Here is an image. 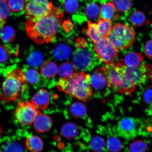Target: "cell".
<instances>
[{
	"instance_id": "obj_10",
	"label": "cell",
	"mask_w": 152,
	"mask_h": 152,
	"mask_svg": "<svg viewBox=\"0 0 152 152\" xmlns=\"http://www.w3.org/2000/svg\"><path fill=\"white\" fill-rule=\"evenodd\" d=\"M115 69L121 75L132 80L135 86L143 83L147 77L143 66L136 68L128 67L125 65L123 59L117 62Z\"/></svg>"
},
{
	"instance_id": "obj_4",
	"label": "cell",
	"mask_w": 152,
	"mask_h": 152,
	"mask_svg": "<svg viewBox=\"0 0 152 152\" xmlns=\"http://www.w3.org/2000/svg\"><path fill=\"white\" fill-rule=\"evenodd\" d=\"M77 49L72 58V64L80 72L91 71L96 66L98 59L88 44L84 39H79L76 42Z\"/></svg>"
},
{
	"instance_id": "obj_44",
	"label": "cell",
	"mask_w": 152,
	"mask_h": 152,
	"mask_svg": "<svg viewBox=\"0 0 152 152\" xmlns=\"http://www.w3.org/2000/svg\"><path fill=\"white\" fill-rule=\"evenodd\" d=\"M2 99V96H1V94H0V102H1V100Z\"/></svg>"
},
{
	"instance_id": "obj_20",
	"label": "cell",
	"mask_w": 152,
	"mask_h": 152,
	"mask_svg": "<svg viewBox=\"0 0 152 152\" xmlns=\"http://www.w3.org/2000/svg\"><path fill=\"white\" fill-rule=\"evenodd\" d=\"M75 69L72 62H66L61 64L58 68V73L62 78H66L73 75L75 73Z\"/></svg>"
},
{
	"instance_id": "obj_31",
	"label": "cell",
	"mask_w": 152,
	"mask_h": 152,
	"mask_svg": "<svg viewBox=\"0 0 152 152\" xmlns=\"http://www.w3.org/2000/svg\"><path fill=\"white\" fill-rule=\"evenodd\" d=\"M43 56L41 53L34 51L28 56L27 62L30 66H38L43 64Z\"/></svg>"
},
{
	"instance_id": "obj_16",
	"label": "cell",
	"mask_w": 152,
	"mask_h": 152,
	"mask_svg": "<svg viewBox=\"0 0 152 152\" xmlns=\"http://www.w3.org/2000/svg\"><path fill=\"white\" fill-rule=\"evenodd\" d=\"M26 146L31 152H39L42 150L43 143L42 140L39 136L31 135L26 139Z\"/></svg>"
},
{
	"instance_id": "obj_14",
	"label": "cell",
	"mask_w": 152,
	"mask_h": 152,
	"mask_svg": "<svg viewBox=\"0 0 152 152\" xmlns=\"http://www.w3.org/2000/svg\"><path fill=\"white\" fill-rule=\"evenodd\" d=\"M90 81L91 86L96 90H102L108 86L105 77L98 69L90 75Z\"/></svg>"
},
{
	"instance_id": "obj_15",
	"label": "cell",
	"mask_w": 152,
	"mask_h": 152,
	"mask_svg": "<svg viewBox=\"0 0 152 152\" xmlns=\"http://www.w3.org/2000/svg\"><path fill=\"white\" fill-rule=\"evenodd\" d=\"M143 59L141 53L132 52L127 54L123 60L125 65L128 67L136 68L140 67Z\"/></svg>"
},
{
	"instance_id": "obj_42",
	"label": "cell",
	"mask_w": 152,
	"mask_h": 152,
	"mask_svg": "<svg viewBox=\"0 0 152 152\" xmlns=\"http://www.w3.org/2000/svg\"><path fill=\"white\" fill-rule=\"evenodd\" d=\"M6 21L0 19V29L3 27L5 24Z\"/></svg>"
},
{
	"instance_id": "obj_30",
	"label": "cell",
	"mask_w": 152,
	"mask_h": 152,
	"mask_svg": "<svg viewBox=\"0 0 152 152\" xmlns=\"http://www.w3.org/2000/svg\"><path fill=\"white\" fill-rule=\"evenodd\" d=\"M106 143L103 138L99 136H95L91 140L90 146L95 152H101L105 148Z\"/></svg>"
},
{
	"instance_id": "obj_9",
	"label": "cell",
	"mask_w": 152,
	"mask_h": 152,
	"mask_svg": "<svg viewBox=\"0 0 152 152\" xmlns=\"http://www.w3.org/2000/svg\"><path fill=\"white\" fill-rule=\"evenodd\" d=\"M25 2L26 14L28 18H39L46 16L53 7L48 0H25Z\"/></svg>"
},
{
	"instance_id": "obj_19",
	"label": "cell",
	"mask_w": 152,
	"mask_h": 152,
	"mask_svg": "<svg viewBox=\"0 0 152 152\" xmlns=\"http://www.w3.org/2000/svg\"><path fill=\"white\" fill-rule=\"evenodd\" d=\"M96 24L100 35L102 37L107 38L113 26L111 20L101 18Z\"/></svg>"
},
{
	"instance_id": "obj_29",
	"label": "cell",
	"mask_w": 152,
	"mask_h": 152,
	"mask_svg": "<svg viewBox=\"0 0 152 152\" xmlns=\"http://www.w3.org/2000/svg\"><path fill=\"white\" fill-rule=\"evenodd\" d=\"M106 146L110 152H119L122 148L120 140L113 136L111 137L108 139Z\"/></svg>"
},
{
	"instance_id": "obj_13",
	"label": "cell",
	"mask_w": 152,
	"mask_h": 152,
	"mask_svg": "<svg viewBox=\"0 0 152 152\" xmlns=\"http://www.w3.org/2000/svg\"><path fill=\"white\" fill-rule=\"evenodd\" d=\"M50 99V95L48 91L41 89L34 95L32 101L38 109L44 111L49 105Z\"/></svg>"
},
{
	"instance_id": "obj_3",
	"label": "cell",
	"mask_w": 152,
	"mask_h": 152,
	"mask_svg": "<svg viewBox=\"0 0 152 152\" xmlns=\"http://www.w3.org/2000/svg\"><path fill=\"white\" fill-rule=\"evenodd\" d=\"M26 81L23 70L18 68L7 73L2 85V99L4 101H16L20 93L25 90Z\"/></svg>"
},
{
	"instance_id": "obj_7",
	"label": "cell",
	"mask_w": 152,
	"mask_h": 152,
	"mask_svg": "<svg viewBox=\"0 0 152 152\" xmlns=\"http://www.w3.org/2000/svg\"><path fill=\"white\" fill-rule=\"evenodd\" d=\"M39 113V109L32 100L20 101L15 112L16 118L21 124L29 126L33 123L34 120Z\"/></svg>"
},
{
	"instance_id": "obj_18",
	"label": "cell",
	"mask_w": 152,
	"mask_h": 152,
	"mask_svg": "<svg viewBox=\"0 0 152 152\" xmlns=\"http://www.w3.org/2000/svg\"><path fill=\"white\" fill-rule=\"evenodd\" d=\"M72 50L71 48L65 44H60L55 48L54 50V56L58 59H66L71 55Z\"/></svg>"
},
{
	"instance_id": "obj_8",
	"label": "cell",
	"mask_w": 152,
	"mask_h": 152,
	"mask_svg": "<svg viewBox=\"0 0 152 152\" xmlns=\"http://www.w3.org/2000/svg\"><path fill=\"white\" fill-rule=\"evenodd\" d=\"M94 44V50L99 60L106 64H115L118 52L107 38H103Z\"/></svg>"
},
{
	"instance_id": "obj_12",
	"label": "cell",
	"mask_w": 152,
	"mask_h": 152,
	"mask_svg": "<svg viewBox=\"0 0 152 152\" xmlns=\"http://www.w3.org/2000/svg\"><path fill=\"white\" fill-rule=\"evenodd\" d=\"M35 130L39 133L48 132L52 127L53 122L49 116L39 113L35 118L33 122Z\"/></svg>"
},
{
	"instance_id": "obj_35",
	"label": "cell",
	"mask_w": 152,
	"mask_h": 152,
	"mask_svg": "<svg viewBox=\"0 0 152 152\" xmlns=\"http://www.w3.org/2000/svg\"><path fill=\"white\" fill-rule=\"evenodd\" d=\"M2 152H23L20 144L14 142H7L2 148Z\"/></svg>"
},
{
	"instance_id": "obj_2",
	"label": "cell",
	"mask_w": 152,
	"mask_h": 152,
	"mask_svg": "<svg viewBox=\"0 0 152 152\" xmlns=\"http://www.w3.org/2000/svg\"><path fill=\"white\" fill-rule=\"evenodd\" d=\"M57 87L59 90L83 102L93 95L90 75L83 72H75L71 77L60 79Z\"/></svg>"
},
{
	"instance_id": "obj_22",
	"label": "cell",
	"mask_w": 152,
	"mask_h": 152,
	"mask_svg": "<svg viewBox=\"0 0 152 152\" xmlns=\"http://www.w3.org/2000/svg\"><path fill=\"white\" fill-rule=\"evenodd\" d=\"M115 9L113 3L104 4L100 9V15L101 18L111 20L113 18Z\"/></svg>"
},
{
	"instance_id": "obj_5",
	"label": "cell",
	"mask_w": 152,
	"mask_h": 152,
	"mask_svg": "<svg viewBox=\"0 0 152 152\" xmlns=\"http://www.w3.org/2000/svg\"><path fill=\"white\" fill-rule=\"evenodd\" d=\"M107 81L108 86L115 88L121 94L129 95L135 89L133 81L121 75L115 69V64H106L99 68Z\"/></svg>"
},
{
	"instance_id": "obj_6",
	"label": "cell",
	"mask_w": 152,
	"mask_h": 152,
	"mask_svg": "<svg viewBox=\"0 0 152 152\" xmlns=\"http://www.w3.org/2000/svg\"><path fill=\"white\" fill-rule=\"evenodd\" d=\"M135 37V32L132 27L126 24L119 23L113 26L107 38L118 50L130 47L134 43Z\"/></svg>"
},
{
	"instance_id": "obj_26",
	"label": "cell",
	"mask_w": 152,
	"mask_h": 152,
	"mask_svg": "<svg viewBox=\"0 0 152 152\" xmlns=\"http://www.w3.org/2000/svg\"><path fill=\"white\" fill-rule=\"evenodd\" d=\"M78 133V129L76 125L72 123L66 124L62 126L61 133L63 136L67 138L75 137Z\"/></svg>"
},
{
	"instance_id": "obj_36",
	"label": "cell",
	"mask_w": 152,
	"mask_h": 152,
	"mask_svg": "<svg viewBox=\"0 0 152 152\" xmlns=\"http://www.w3.org/2000/svg\"><path fill=\"white\" fill-rule=\"evenodd\" d=\"M8 5L12 11L18 12L23 10L25 3L24 0H9Z\"/></svg>"
},
{
	"instance_id": "obj_40",
	"label": "cell",
	"mask_w": 152,
	"mask_h": 152,
	"mask_svg": "<svg viewBox=\"0 0 152 152\" xmlns=\"http://www.w3.org/2000/svg\"><path fill=\"white\" fill-rule=\"evenodd\" d=\"M144 52L148 58L152 59V40L146 43L144 47Z\"/></svg>"
},
{
	"instance_id": "obj_43",
	"label": "cell",
	"mask_w": 152,
	"mask_h": 152,
	"mask_svg": "<svg viewBox=\"0 0 152 152\" xmlns=\"http://www.w3.org/2000/svg\"><path fill=\"white\" fill-rule=\"evenodd\" d=\"M8 0H0V2H6Z\"/></svg>"
},
{
	"instance_id": "obj_37",
	"label": "cell",
	"mask_w": 152,
	"mask_h": 152,
	"mask_svg": "<svg viewBox=\"0 0 152 152\" xmlns=\"http://www.w3.org/2000/svg\"><path fill=\"white\" fill-rule=\"evenodd\" d=\"M12 52L9 47L5 45H0V63L7 62L10 57Z\"/></svg>"
},
{
	"instance_id": "obj_17",
	"label": "cell",
	"mask_w": 152,
	"mask_h": 152,
	"mask_svg": "<svg viewBox=\"0 0 152 152\" xmlns=\"http://www.w3.org/2000/svg\"><path fill=\"white\" fill-rule=\"evenodd\" d=\"M58 68L55 63L53 61H47L42 64L40 72L41 75L46 78L54 77L58 73Z\"/></svg>"
},
{
	"instance_id": "obj_11",
	"label": "cell",
	"mask_w": 152,
	"mask_h": 152,
	"mask_svg": "<svg viewBox=\"0 0 152 152\" xmlns=\"http://www.w3.org/2000/svg\"><path fill=\"white\" fill-rule=\"evenodd\" d=\"M118 133L127 140L133 139L137 136V125L135 120L130 117H125L120 121L117 125Z\"/></svg>"
},
{
	"instance_id": "obj_33",
	"label": "cell",
	"mask_w": 152,
	"mask_h": 152,
	"mask_svg": "<svg viewBox=\"0 0 152 152\" xmlns=\"http://www.w3.org/2000/svg\"><path fill=\"white\" fill-rule=\"evenodd\" d=\"M147 143L142 140L133 141L129 145L130 152H145L148 149Z\"/></svg>"
},
{
	"instance_id": "obj_32",
	"label": "cell",
	"mask_w": 152,
	"mask_h": 152,
	"mask_svg": "<svg viewBox=\"0 0 152 152\" xmlns=\"http://www.w3.org/2000/svg\"><path fill=\"white\" fill-rule=\"evenodd\" d=\"M113 3L115 10L121 12H127L132 6L131 0H113Z\"/></svg>"
},
{
	"instance_id": "obj_28",
	"label": "cell",
	"mask_w": 152,
	"mask_h": 152,
	"mask_svg": "<svg viewBox=\"0 0 152 152\" xmlns=\"http://www.w3.org/2000/svg\"><path fill=\"white\" fill-rule=\"evenodd\" d=\"M26 81L30 84H37L39 80V75L38 72L33 68H28L24 72Z\"/></svg>"
},
{
	"instance_id": "obj_38",
	"label": "cell",
	"mask_w": 152,
	"mask_h": 152,
	"mask_svg": "<svg viewBox=\"0 0 152 152\" xmlns=\"http://www.w3.org/2000/svg\"><path fill=\"white\" fill-rule=\"evenodd\" d=\"M10 12V9L8 4L0 2V19L6 21Z\"/></svg>"
},
{
	"instance_id": "obj_39",
	"label": "cell",
	"mask_w": 152,
	"mask_h": 152,
	"mask_svg": "<svg viewBox=\"0 0 152 152\" xmlns=\"http://www.w3.org/2000/svg\"><path fill=\"white\" fill-rule=\"evenodd\" d=\"M142 99L148 105L152 106V87L149 86L144 89L142 95Z\"/></svg>"
},
{
	"instance_id": "obj_23",
	"label": "cell",
	"mask_w": 152,
	"mask_h": 152,
	"mask_svg": "<svg viewBox=\"0 0 152 152\" xmlns=\"http://www.w3.org/2000/svg\"><path fill=\"white\" fill-rule=\"evenodd\" d=\"M70 111L72 115L76 118H81L86 114V108L84 104L80 102L72 104L70 107Z\"/></svg>"
},
{
	"instance_id": "obj_1",
	"label": "cell",
	"mask_w": 152,
	"mask_h": 152,
	"mask_svg": "<svg viewBox=\"0 0 152 152\" xmlns=\"http://www.w3.org/2000/svg\"><path fill=\"white\" fill-rule=\"evenodd\" d=\"M63 13L53 6L46 16L39 18H28L26 30L28 37L38 44L53 41L56 37Z\"/></svg>"
},
{
	"instance_id": "obj_34",
	"label": "cell",
	"mask_w": 152,
	"mask_h": 152,
	"mask_svg": "<svg viewBox=\"0 0 152 152\" xmlns=\"http://www.w3.org/2000/svg\"><path fill=\"white\" fill-rule=\"evenodd\" d=\"M62 5L65 10L70 14L75 13L79 8L77 0H63Z\"/></svg>"
},
{
	"instance_id": "obj_27",
	"label": "cell",
	"mask_w": 152,
	"mask_h": 152,
	"mask_svg": "<svg viewBox=\"0 0 152 152\" xmlns=\"http://www.w3.org/2000/svg\"><path fill=\"white\" fill-rule=\"evenodd\" d=\"M131 23L134 27H140L143 25L145 22V15L141 12L136 11L133 12L131 15L130 18Z\"/></svg>"
},
{
	"instance_id": "obj_21",
	"label": "cell",
	"mask_w": 152,
	"mask_h": 152,
	"mask_svg": "<svg viewBox=\"0 0 152 152\" xmlns=\"http://www.w3.org/2000/svg\"><path fill=\"white\" fill-rule=\"evenodd\" d=\"M0 37L5 43H9L14 41L16 37V32L11 26H3L0 32Z\"/></svg>"
},
{
	"instance_id": "obj_24",
	"label": "cell",
	"mask_w": 152,
	"mask_h": 152,
	"mask_svg": "<svg viewBox=\"0 0 152 152\" xmlns=\"http://www.w3.org/2000/svg\"><path fill=\"white\" fill-rule=\"evenodd\" d=\"M87 35L94 43L99 42L102 38L96 28V23L89 21L88 23Z\"/></svg>"
},
{
	"instance_id": "obj_41",
	"label": "cell",
	"mask_w": 152,
	"mask_h": 152,
	"mask_svg": "<svg viewBox=\"0 0 152 152\" xmlns=\"http://www.w3.org/2000/svg\"><path fill=\"white\" fill-rule=\"evenodd\" d=\"M146 75L148 78H150L152 81V66L150 64H144L143 65Z\"/></svg>"
},
{
	"instance_id": "obj_25",
	"label": "cell",
	"mask_w": 152,
	"mask_h": 152,
	"mask_svg": "<svg viewBox=\"0 0 152 152\" xmlns=\"http://www.w3.org/2000/svg\"><path fill=\"white\" fill-rule=\"evenodd\" d=\"M85 13L87 18L90 20L97 18L100 14L99 6L96 3L89 4L86 7Z\"/></svg>"
}]
</instances>
